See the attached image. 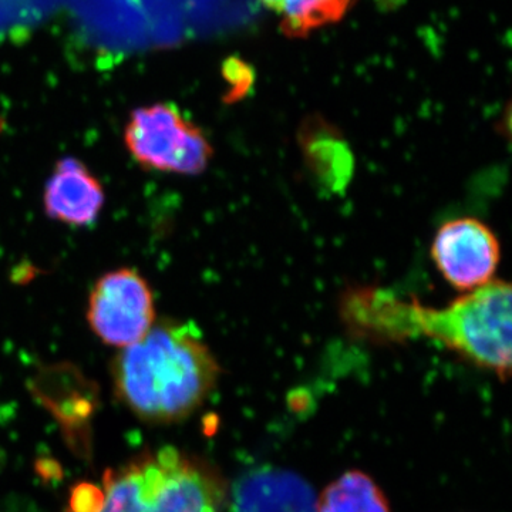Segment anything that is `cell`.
I'll return each mask as SVG.
<instances>
[{"label": "cell", "mask_w": 512, "mask_h": 512, "mask_svg": "<svg viewBox=\"0 0 512 512\" xmlns=\"http://www.w3.org/2000/svg\"><path fill=\"white\" fill-rule=\"evenodd\" d=\"M511 301V286L503 281H491L446 308L357 288L343 296L342 316L367 338L434 340L504 380L511 372Z\"/></svg>", "instance_id": "6da1fadb"}, {"label": "cell", "mask_w": 512, "mask_h": 512, "mask_svg": "<svg viewBox=\"0 0 512 512\" xmlns=\"http://www.w3.org/2000/svg\"><path fill=\"white\" fill-rule=\"evenodd\" d=\"M114 384L124 404L150 423H173L205 402L220 366L191 322L161 319L113 363Z\"/></svg>", "instance_id": "7a4b0ae2"}, {"label": "cell", "mask_w": 512, "mask_h": 512, "mask_svg": "<svg viewBox=\"0 0 512 512\" xmlns=\"http://www.w3.org/2000/svg\"><path fill=\"white\" fill-rule=\"evenodd\" d=\"M225 487L212 468L164 447L107 470L103 487L73 491L72 512H221Z\"/></svg>", "instance_id": "3957f363"}, {"label": "cell", "mask_w": 512, "mask_h": 512, "mask_svg": "<svg viewBox=\"0 0 512 512\" xmlns=\"http://www.w3.org/2000/svg\"><path fill=\"white\" fill-rule=\"evenodd\" d=\"M124 144L138 165L157 173L201 174L212 158L204 131L171 103L131 111L124 127Z\"/></svg>", "instance_id": "277c9868"}, {"label": "cell", "mask_w": 512, "mask_h": 512, "mask_svg": "<svg viewBox=\"0 0 512 512\" xmlns=\"http://www.w3.org/2000/svg\"><path fill=\"white\" fill-rule=\"evenodd\" d=\"M87 322L106 345L124 349L144 338L156 320L153 289L137 269H113L94 282Z\"/></svg>", "instance_id": "5b68a950"}, {"label": "cell", "mask_w": 512, "mask_h": 512, "mask_svg": "<svg viewBox=\"0 0 512 512\" xmlns=\"http://www.w3.org/2000/svg\"><path fill=\"white\" fill-rule=\"evenodd\" d=\"M500 244L476 218L448 221L437 231L431 256L444 279L458 291L473 292L490 284L500 264Z\"/></svg>", "instance_id": "8992f818"}, {"label": "cell", "mask_w": 512, "mask_h": 512, "mask_svg": "<svg viewBox=\"0 0 512 512\" xmlns=\"http://www.w3.org/2000/svg\"><path fill=\"white\" fill-rule=\"evenodd\" d=\"M106 194L99 178L83 161H57L43 191V208L50 220L69 227H90L99 220Z\"/></svg>", "instance_id": "52a82bcc"}, {"label": "cell", "mask_w": 512, "mask_h": 512, "mask_svg": "<svg viewBox=\"0 0 512 512\" xmlns=\"http://www.w3.org/2000/svg\"><path fill=\"white\" fill-rule=\"evenodd\" d=\"M311 485L291 471L262 467L245 474L232 493L234 512H318Z\"/></svg>", "instance_id": "ba28073f"}, {"label": "cell", "mask_w": 512, "mask_h": 512, "mask_svg": "<svg viewBox=\"0 0 512 512\" xmlns=\"http://www.w3.org/2000/svg\"><path fill=\"white\" fill-rule=\"evenodd\" d=\"M355 0H261L275 13L286 36L301 37L345 18Z\"/></svg>", "instance_id": "9c48e42d"}, {"label": "cell", "mask_w": 512, "mask_h": 512, "mask_svg": "<svg viewBox=\"0 0 512 512\" xmlns=\"http://www.w3.org/2000/svg\"><path fill=\"white\" fill-rule=\"evenodd\" d=\"M318 512H390L383 491L362 471H348L325 488Z\"/></svg>", "instance_id": "30bf717a"}]
</instances>
